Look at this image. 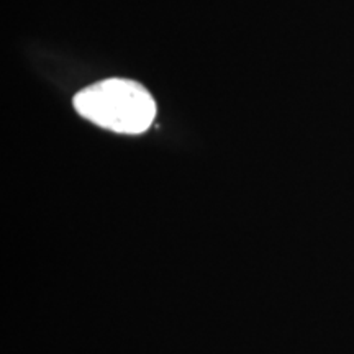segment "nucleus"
I'll list each match as a JSON object with an SVG mask.
<instances>
[{
    "label": "nucleus",
    "mask_w": 354,
    "mask_h": 354,
    "mask_svg": "<svg viewBox=\"0 0 354 354\" xmlns=\"http://www.w3.org/2000/svg\"><path fill=\"white\" fill-rule=\"evenodd\" d=\"M74 107L86 120L123 135L146 131L156 115V104L141 84L117 77L82 88Z\"/></svg>",
    "instance_id": "nucleus-1"
}]
</instances>
